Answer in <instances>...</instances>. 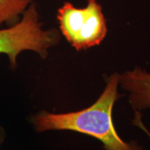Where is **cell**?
<instances>
[{
  "instance_id": "obj_4",
  "label": "cell",
  "mask_w": 150,
  "mask_h": 150,
  "mask_svg": "<svg viewBox=\"0 0 150 150\" xmlns=\"http://www.w3.org/2000/svg\"><path fill=\"white\" fill-rule=\"evenodd\" d=\"M119 83L130 93V102L138 110L150 108V73L136 67L119 75Z\"/></svg>"
},
{
  "instance_id": "obj_6",
  "label": "cell",
  "mask_w": 150,
  "mask_h": 150,
  "mask_svg": "<svg viewBox=\"0 0 150 150\" xmlns=\"http://www.w3.org/2000/svg\"><path fill=\"white\" fill-rule=\"evenodd\" d=\"M134 122L137 125V126H138L140 127V128L143 129V130L145 131V132L147 133V134L149 135V136L150 137V133L147 130V129L145 128V126L143 125V124H142L141 120H140V115H138H138H136V117H135V120H134Z\"/></svg>"
},
{
  "instance_id": "obj_7",
  "label": "cell",
  "mask_w": 150,
  "mask_h": 150,
  "mask_svg": "<svg viewBox=\"0 0 150 150\" xmlns=\"http://www.w3.org/2000/svg\"><path fill=\"white\" fill-rule=\"evenodd\" d=\"M5 138V133L3 129L0 127V146H1V143H2L4 140Z\"/></svg>"
},
{
  "instance_id": "obj_5",
  "label": "cell",
  "mask_w": 150,
  "mask_h": 150,
  "mask_svg": "<svg viewBox=\"0 0 150 150\" xmlns=\"http://www.w3.org/2000/svg\"><path fill=\"white\" fill-rule=\"evenodd\" d=\"M33 0H0V27L11 26L20 20L22 15Z\"/></svg>"
},
{
  "instance_id": "obj_1",
  "label": "cell",
  "mask_w": 150,
  "mask_h": 150,
  "mask_svg": "<svg viewBox=\"0 0 150 150\" xmlns=\"http://www.w3.org/2000/svg\"><path fill=\"white\" fill-rule=\"evenodd\" d=\"M118 83L119 74H112L99 98L79 111L60 114L39 112L33 118L35 129L38 131L70 130L82 133L102 142L105 150H142L136 144L124 141L114 127L112 112L119 97Z\"/></svg>"
},
{
  "instance_id": "obj_2",
  "label": "cell",
  "mask_w": 150,
  "mask_h": 150,
  "mask_svg": "<svg viewBox=\"0 0 150 150\" xmlns=\"http://www.w3.org/2000/svg\"><path fill=\"white\" fill-rule=\"evenodd\" d=\"M55 29L44 30L36 4L31 3L20 20L6 29H0V54L8 56L11 69L17 67V59L24 51H33L45 59L49 49L59 42Z\"/></svg>"
},
{
  "instance_id": "obj_3",
  "label": "cell",
  "mask_w": 150,
  "mask_h": 150,
  "mask_svg": "<svg viewBox=\"0 0 150 150\" xmlns=\"http://www.w3.org/2000/svg\"><path fill=\"white\" fill-rule=\"evenodd\" d=\"M62 34L77 51L99 45L107 34L102 8L97 0H88L84 8L66 1L56 15Z\"/></svg>"
}]
</instances>
